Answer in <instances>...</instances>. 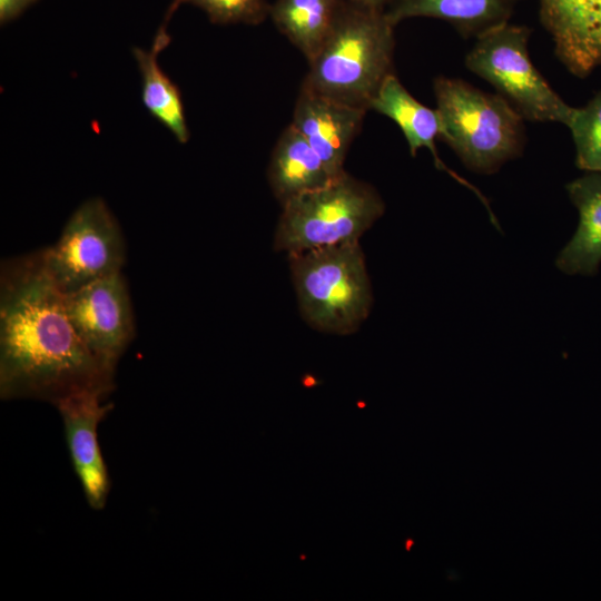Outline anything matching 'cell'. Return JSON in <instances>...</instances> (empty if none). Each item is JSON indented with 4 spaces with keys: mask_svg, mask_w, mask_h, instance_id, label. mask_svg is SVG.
<instances>
[{
    "mask_svg": "<svg viewBox=\"0 0 601 601\" xmlns=\"http://www.w3.org/2000/svg\"><path fill=\"white\" fill-rule=\"evenodd\" d=\"M115 372L85 346L50 277L42 249L0 265V397L56 404L95 392L108 397Z\"/></svg>",
    "mask_w": 601,
    "mask_h": 601,
    "instance_id": "1",
    "label": "cell"
},
{
    "mask_svg": "<svg viewBox=\"0 0 601 601\" xmlns=\"http://www.w3.org/2000/svg\"><path fill=\"white\" fill-rule=\"evenodd\" d=\"M394 28L385 11L346 2L326 41L307 61L302 87L368 111L382 82L394 73Z\"/></svg>",
    "mask_w": 601,
    "mask_h": 601,
    "instance_id": "2",
    "label": "cell"
},
{
    "mask_svg": "<svg viewBox=\"0 0 601 601\" xmlns=\"http://www.w3.org/2000/svg\"><path fill=\"white\" fill-rule=\"evenodd\" d=\"M439 137L466 168L483 175L522 155L523 118L499 93H487L469 82L447 77L434 80Z\"/></svg>",
    "mask_w": 601,
    "mask_h": 601,
    "instance_id": "3",
    "label": "cell"
},
{
    "mask_svg": "<svg viewBox=\"0 0 601 601\" xmlns=\"http://www.w3.org/2000/svg\"><path fill=\"white\" fill-rule=\"evenodd\" d=\"M302 316L317 331L347 335L367 318L373 294L358 240L288 254Z\"/></svg>",
    "mask_w": 601,
    "mask_h": 601,
    "instance_id": "4",
    "label": "cell"
},
{
    "mask_svg": "<svg viewBox=\"0 0 601 601\" xmlns=\"http://www.w3.org/2000/svg\"><path fill=\"white\" fill-rule=\"evenodd\" d=\"M282 207L274 248L287 254L358 240L385 210L375 188L346 171Z\"/></svg>",
    "mask_w": 601,
    "mask_h": 601,
    "instance_id": "5",
    "label": "cell"
},
{
    "mask_svg": "<svg viewBox=\"0 0 601 601\" xmlns=\"http://www.w3.org/2000/svg\"><path fill=\"white\" fill-rule=\"evenodd\" d=\"M530 29L503 23L476 38L465 66L490 82L524 119L568 126L574 108L569 106L534 67L529 56Z\"/></svg>",
    "mask_w": 601,
    "mask_h": 601,
    "instance_id": "6",
    "label": "cell"
},
{
    "mask_svg": "<svg viewBox=\"0 0 601 601\" xmlns=\"http://www.w3.org/2000/svg\"><path fill=\"white\" fill-rule=\"evenodd\" d=\"M45 266L62 294L121 273L126 239L114 213L100 197L82 201L68 217L58 239L42 248Z\"/></svg>",
    "mask_w": 601,
    "mask_h": 601,
    "instance_id": "7",
    "label": "cell"
},
{
    "mask_svg": "<svg viewBox=\"0 0 601 601\" xmlns=\"http://www.w3.org/2000/svg\"><path fill=\"white\" fill-rule=\"evenodd\" d=\"M63 300L85 346L96 359L116 373L136 334L132 302L122 272L63 294Z\"/></svg>",
    "mask_w": 601,
    "mask_h": 601,
    "instance_id": "8",
    "label": "cell"
},
{
    "mask_svg": "<svg viewBox=\"0 0 601 601\" xmlns=\"http://www.w3.org/2000/svg\"><path fill=\"white\" fill-rule=\"evenodd\" d=\"M107 396L86 392L55 404L63 423L66 441L85 497L102 510L110 492V477L98 442V426L112 410Z\"/></svg>",
    "mask_w": 601,
    "mask_h": 601,
    "instance_id": "9",
    "label": "cell"
},
{
    "mask_svg": "<svg viewBox=\"0 0 601 601\" xmlns=\"http://www.w3.org/2000/svg\"><path fill=\"white\" fill-rule=\"evenodd\" d=\"M367 110L300 87L290 125L318 154L332 177L345 173L344 162Z\"/></svg>",
    "mask_w": 601,
    "mask_h": 601,
    "instance_id": "10",
    "label": "cell"
},
{
    "mask_svg": "<svg viewBox=\"0 0 601 601\" xmlns=\"http://www.w3.org/2000/svg\"><path fill=\"white\" fill-rule=\"evenodd\" d=\"M541 23L554 51L575 77L601 66V0H539Z\"/></svg>",
    "mask_w": 601,
    "mask_h": 601,
    "instance_id": "11",
    "label": "cell"
},
{
    "mask_svg": "<svg viewBox=\"0 0 601 601\" xmlns=\"http://www.w3.org/2000/svg\"><path fill=\"white\" fill-rule=\"evenodd\" d=\"M370 109L388 117L397 124L413 157L418 149L427 148L432 154L435 167L446 171L457 183L473 191L489 210L491 221L495 226L499 225L491 211L489 200L482 193L457 173L450 169L439 157L434 142L440 135V118L436 109H431L416 100L401 83L395 73H391L382 82L371 101Z\"/></svg>",
    "mask_w": 601,
    "mask_h": 601,
    "instance_id": "12",
    "label": "cell"
},
{
    "mask_svg": "<svg viewBox=\"0 0 601 601\" xmlns=\"http://www.w3.org/2000/svg\"><path fill=\"white\" fill-rule=\"evenodd\" d=\"M579 210L575 234L560 252L556 266L569 275H594L601 263V171H588L566 185Z\"/></svg>",
    "mask_w": 601,
    "mask_h": 601,
    "instance_id": "13",
    "label": "cell"
},
{
    "mask_svg": "<svg viewBox=\"0 0 601 601\" xmlns=\"http://www.w3.org/2000/svg\"><path fill=\"white\" fill-rule=\"evenodd\" d=\"M333 179L305 138L292 125L285 128L268 166V181L280 205L318 189Z\"/></svg>",
    "mask_w": 601,
    "mask_h": 601,
    "instance_id": "14",
    "label": "cell"
},
{
    "mask_svg": "<svg viewBox=\"0 0 601 601\" xmlns=\"http://www.w3.org/2000/svg\"><path fill=\"white\" fill-rule=\"evenodd\" d=\"M516 0H392L385 13L396 26L414 17L445 20L465 37H479L506 23Z\"/></svg>",
    "mask_w": 601,
    "mask_h": 601,
    "instance_id": "15",
    "label": "cell"
},
{
    "mask_svg": "<svg viewBox=\"0 0 601 601\" xmlns=\"http://www.w3.org/2000/svg\"><path fill=\"white\" fill-rule=\"evenodd\" d=\"M170 42L166 24L158 30L151 48H134L132 55L141 76V100L146 109L181 144L189 139L184 104L177 86L161 70L159 52Z\"/></svg>",
    "mask_w": 601,
    "mask_h": 601,
    "instance_id": "16",
    "label": "cell"
},
{
    "mask_svg": "<svg viewBox=\"0 0 601 601\" xmlns=\"http://www.w3.org/2000/svg\"><path fill=\"white\" fill-rule=\"evenodd\" d=\"M345 0H276L273 22L309 61L333 30Z\"/></svg>",
    "mask_w": 601,
    "mask_h": 601,
    "instance_id": "17",
    "label": "cell"
},
{
    "mask_svg": "<svg viewBox=\"0 0 601 601\" xmlns=\"http://www.w3.org/2000/svg\"><path fill=\"white\" fill-rule=\"evenodd\" d=\"M575 147V165L585 171H601V90L581 108H574L566 126Z\"/></svg>",
    "mask_w": 601,
    "mask_h": 601,
    "instance_id": "18",
    "label": "cell"
},
{
    "mask_svg": "<svg viewBox=\"0 0 601 601\" xmlns=\"http://www.w3.org/2000/svg\"><path fill=\"white\" fill-rule=\"evenodd\" d=\"M189 2L204 10L211 22L220 24H258L269 14L270 6L265 0H175L177 7Z\"/></svg>",
    "mask_w": 601,
    "mask_h": 601,
    "instance_id": "19",
    "label": "cell"
},
{
    "mask_svg": "<svg viewBox=\"0 0 601 601\" xmlns=\"http://www.w3.org/2000/svg\"><path fill=\"white\" fill-rule=\"evenodd\" d=\"M36 0H0V21L6 23L18 17Z\"/></svg>",
    "mask_w": 601,
    "mask_h": 601,
    "instance_id": "20",
    "label": "cell"
},
{
    "mask_svg": "<svg viewBox=\"0 0 601 601\" xmlns=\"http://www.w3.org/2000/svg\"><path fill=\"white\" fill-rule=\"evenodd\" d=\"M345 2L361 8L386 11L392 0H345Z\"/></svg>",
    "mask_w": 601,
    "mask_h": 601,
    "instance_id": "21",
    "label": "cell"
}]
</instances>
